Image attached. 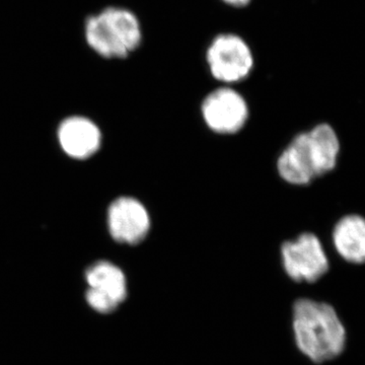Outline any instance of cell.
I'll use <instances>...</instances> for the list:
<instances>
[{"mask_svg":"<svg viewBox=\"0 0 365 365\" xmlns=\"http://www.w3.org/2000/svg\"><path fill=\"white\" fill-rule=\"evenodd\" d=\"M88 285L86 299L100 314H111L126 299L127 280L121 268L109 261H100L86 270Z\"/></svg>","mask_w":365,"mask_h":365,"instance_id":"7","label":"cell"},{"mask_svg":"<svg viewBox=\"0 0 365 365\" xmlns=\"http://www.w3.org/2000/svg\"><path fill=\"white\" fill-rule=\"evenodd\" d=\"M227 6L232 7H245L251 4L252 0H222Z\"/></svg>","mask_w":365,"mask_h":365,"instance_id":"11","label":"cell"},{"mask_svg":"<svg viewBox=\"0 0 365 365\" xmlns=\"http://www.w3.org/2000/svg\"><path fill=\"white\" fill-rule=\"evenodd\" d=\"M206 126L220 135H232L244 128L249 119V105L239 91L228 86L210 91L201 105Z\"/></svg>","mask_w":365,"mask_h":365,"instance_id":"6","label":"cell"},{"mask_svg":"<svg viewBox=\"0 0 365 365\" xmlns=\"http://www.w3.org/2000/svg\"><path fill=\"white\" fill-rule=\"evenodd\" d=\"M280 254L285 273L297 283L317 282L330 270L328 252L314 232L307 230L283 242Z\"/></svg>","mask_w":365,"mask_h":365,"instance_id":"4","label":"cell"},{"mask_svg":"<svg viewBox=\"0 0 365 365\" xmlns=\"http://www.w3.org/2000/svg\"><path fill=\"white\" fill-rule=\"evenodd\" d=\"M294 332L299 351L314 364L337 359L347 342L345 327L336 309L311 299L294 302Z\"/></svg>","mask_w":365,"mask_h":365,"instance_id":"2","label":"cell"},{"mask_svg":"<svg viewBox=\"0 0 365 365\" xmlns=\"http://www.w3.org/2000/svg\"><path fill=\"white\" fill-rule=\"evenodd\" d=\"M339 153V137L322 122L292 139L278 158L277 172L287 184L307 187L335 170Z\"/></svg>","mask_w":365,"mask_h":365,"instance_id":"1","label":"cell"},{"mask_svg":"<svg viewBox=\"0 0 365 365\" xmlns=\"http://www.w3.org/2000/svg\"><path fill=\"white\" fill-rule=\"evenodd\" d=\"M58 139L67 155L76 160H86L101 148L102 134L90 119L71 117L60 125Z\"/></svg>","mask_w":365,"mask_h":365,"instance_id":"9","label":"cell"},{"mask_svg":"<svg viewBox=\"0 0 365 365\" xmlns=\"http://www.w3.org/2000/svg\"><path fill=\"white\" fill-rule=\"evenodd\" d=\"M107 218L110 235L119 244L134 246L143 242L150 234V212L134 197L122 196L113 201Z\"/></svg>","mask_w":365,"mask_h":365,"instance_id":"8","label":"cell"},{"mask_svg":"<svg viewBox=\"0 0 365 365\" xmlns=\"http://www.w3.org/2000/svg\"><path fill=\"white\" fill-rule=\"evenodd\" d=\"M211 76L225 86L245 81L255 64L253 51L241 36L223 33L211 41L206 51Z\"/></svg>","mask_w":365,"mask_h":365,"instance_id":"5","label":"cell"},{"mask_svg":"<svg viewBox=\"0 0 365 365\" xmlns=\"http://www.w3.org/2000/svg\"><path fill=\"white\" fill-rule=\"evenodd\" d=\"M85 38L91 49L100 56L126 58L143 42V28L130 9L107 7L86 20Z\"/></svg>","mask_w":365,"mask_h":365,"instance_id":"3","label":"cell"},{"mask_svg":"<svg viewBox=\"0 0 365 365\" xmlns=\"http://www.w3.org/2000/svg\"><path fill=\"white\" fill-rule=\"evenodd\" d=\"M332 248L341 260L351 265L365 264V218L348 215L335 223L331 235Z\"/></svg>","mask_w":365,"mask_h":365,"instance_id":"10","label":"cell"}]
</instances>
